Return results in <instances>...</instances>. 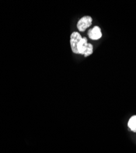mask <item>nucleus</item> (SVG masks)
I'll return each instance as SVG.
<instances>
[{
	"label": "nucleus",
	"instance_id": "1",
	"mask_svg": "<svg viewBox=\"0 0 136 153\" xmlns=\"http://www.w3.org/2000/svg\"><path fill=\"white\" fill-rule=\"evenodd\" d=\"M93 22V19L90 16L82 17L77 23V28L80 32H84L88 27H90Z\"/></svg>",
	"mask_w": 136,
	"mask_h": 153
},
{
	"label": "nucleus",
	"instance_id": "2",
	"mask_svg": "<svg viewBox=\"0 0 136 153\" xmlns=\"http://www.w3.org/2000/svg\"><path fill=\"white\" fill-rule=\"evenodd\" d=\"M82 39V37L80 35V34L79 32H73L71 34L70 37V44H71V47L72 52L76 54H79L78 53V50H77V47L78 44Z\"/></svg>",
	"mask_w": 136,
	"mask_h": 153
},
{
	"label": "nucleus",
	"instance_id": "3",
	"mask_svg": "<svg viewBox=\"0 0 136 153\" xmlns=\"http://www.w3.org/2000/svg\"><path fill=\"white\" fill-rule=\"evenodd\" d=\"M87 34L90 39L93 41L100 39L103 36L101 29L98 26H94L93 28L90 29L88 31Z\"/></svg>",
	"mask_w": 136,
	"mask_h": 153
},
{
	"label": "nucleus",
	"instance_id": "5",
	"mask_svg": "<svg viewBox=\"0 0 136 153\" xmlns=\"http://www.w3.org/2000/svg\"><path fill=\"white\" fill-rule=\"evenodd\" d=\"M128 127L131 131L135 133L136 132V114L129 118L128 122Z\"/></svg>",
	"mask_w": 136,
	"mask_h": 153
},
{
	"label": "nucleus",
	"instance_id": "4",
	"mask_svg": "<svg viewBox=\"0 0 136 153\" xmlns=\"http://www.w3.org/2000/svg\"><path fill=\"white\" fill-rule=\"evenodd\" d=\"M88 46V42L87 38L86 37H82V39L80 41V42L78 44L77 50H78V53L81 55H84L86 49H87Z\"/></svg>",
	"mask_w": 136,
	"mask_h": 153
},
{
	"label": "nucleus",
	"instance_id": "6",
	"mask_svg": "<svg viewBox=\"0 0 136 153\" xmlns=\"http://www.w3.org/2000/svg\"><path fill=\"white\" fill-rule=\"evenodd\" d=\"M93 53V45L91 44L88 43V48H87V49H86V52H85V54L83 55V56L85 57H88V56H90Z\"/></svg>",
	"mask_w": 136,
	"mask_h": 153
}]
</instances>
